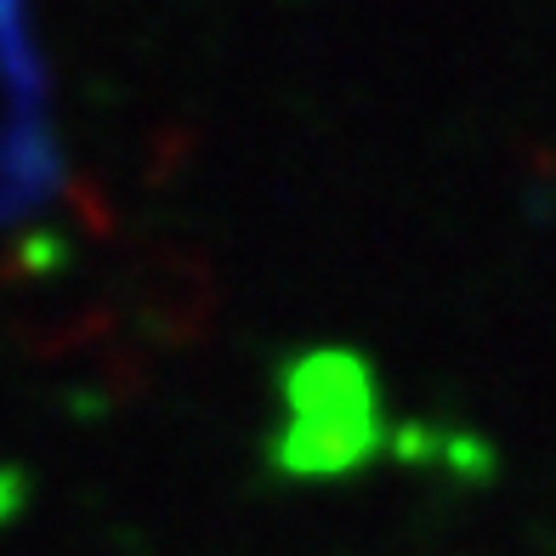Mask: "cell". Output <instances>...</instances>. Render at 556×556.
Instances as JSON below:
<instances>
[{"label": "cell", "mask_w": 556, "mask_h": 556, "mask_svg": "<svg viewBox=\"0 0 556 556\" xmlns=\"http://www.w3.org/2000/svg\"><path fill=\"white\" fill-rule=\"evenodd\" d=\"M285 432L273 460L295 477H336L369 460L381 443V409H375L369 364L352 352H307L285 369Z\"/></svg>", "instance_id": "1"}]
</instances>
